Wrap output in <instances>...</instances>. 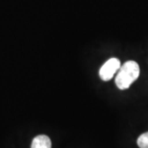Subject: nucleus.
Segmentation results:
<instances>
[{
  "label": "nucleus",
  "mask_w": 148,
  "mask_h": 148,
  "mask_svg": "<svg viewBox=\"0 0 148 148\" xmlns=\"http://www.w3.org/2000/svg\"><path fill=\"white\" fill-rule=\"evenodd\" d=\"M115 77V84L120 90H126L138 79L140 74V68L137 62L129 60L124 63L119 69Z\"/></svg>",
  "instance_id": "1"
},
{
  "label": "nucleus",
  "mask_w": 148,
  "mask_h": 148,
  "mask_svg": "<svg viewBox=\"0 0 148 148\" xmlns=\"http://www.w3.org/2000/svg\"><path fill=\"white\" fill-rule=\"evenodd\" d=\"M138 145L140 148H148V132L140 135L138 138Z\"/></svg>",
  "instance_id": "4"
},
{
  "label": "nucleus",
  "mask_w": 148,
  "mask_h": 148,
  "mask_svg": "<svg viewBox=\"0 0 148 148\" xmlns=\"http://www.w3.org/2000/svg\"><path fill=\"white\" fill-rule=\"evenodd\" d=\"M31 148H51V140L46 135H39L33 139Z\"/></svg>",
  "instance_id": "3"
},
{
  "label": "nucleus",
  "mask_w": 148,
  "mask_h": 148,
  "mask_svg": "<svg viewBox=\"0 0 148 148\" xmlns=\"http://www.w3.org/2000/svg\"><path fill=\"white\" fill-rule=\"evenodd\" d=\"M120 67H121V64H120L119 59L116 58H112L109 59L100 69V72H99L100 77L105 82L110 81L113 78L114 75L120 69Z\"/></svg>",
  "instance_id": "2"
}]
</instances>
